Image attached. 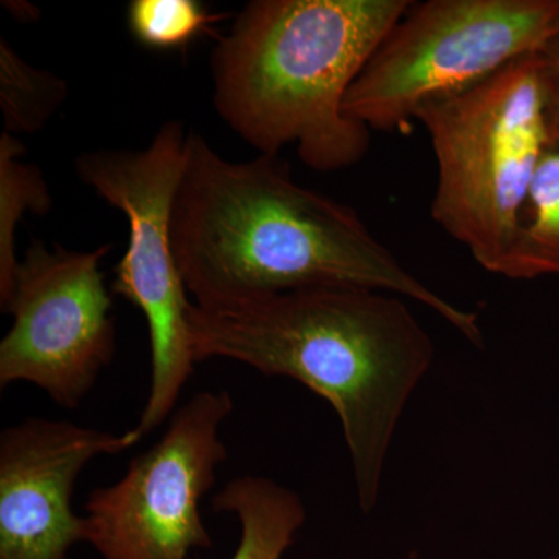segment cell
I'll use <instances>...</instances> for the list:
<instances>
[{
	"instance_id": "5b68a950",
	"label": "cell",
	"mask_w": 559,
	"mask_h": 559,
	"mask_svg": "<svg viewBox=\"0 0 559 559\" xmlns=\"http://www.w3.org/2000/svg\"><path fill=\"white\" fill-rule=\"evenodd\" d=\"M187 154L189 134L173 120L146 148L92 151L75 165L81 182L120 210L130 226L110 290L139 308L148 323L151 384L135 426L143 437L175 414L198 364L190 330L193 301L173 245V210Z\"/></svg>"
},
{
	"instance_id": "4fadbf2b",
	"label": "cell",
	"mask_w": 559,
	"mask_h": 559,
	"mask_svg": "<svg viewBox=\"0 0 559 559\" xmlns=\"http://www.w3.org/2000/svg\"><path fill=\"white\" fill-rule=\"evenodd\" d=\"M68 81L35 68L0 38V110L5 132L35 134L68 98Z\"/></svg>"
},
{
	"instance_id": "30bf717a",
	"label": "cell",
	"mask_w": 559,
	"mask_h": 559,
	"mask_svg": "<svg viewBox=\"0 0 559 559\" xmlns=\"http://www.w3.org/2000/svg\"><path fill=\"white\" fill-rule=\"evenodd\" d=\"M212 509L234 513L240 522V543L229 559H283L307 521L296 491L261 476L230 480L213 498Z\"/></svg>"
},
{
	"instance_id": "ba28073f",
	"label": "cell",
	"mask_w": 559,
	"mask_h": 559,
	"mask_svg": "<svg viewBox=\"0 0 559 559\" xmlns=\"http://www.w3.org/2000/svg\"><path fill=\"white\" fill-rule=\"evenodd\" d=\"M112 246L81 252L33 241L17 264L0 342V388L28 382L76 409L116 355L112 290L102 261Z\"/></svg>"
},
{
	"instance_id": "8992f818",
	"label": "cell",
	"mask_w": 559,
	"mask_h": 559,
	"mask_svg": "<svg viewBox=\"0 0 559 559\" xmlns=\"http://www.w3.org/2000/svg\"><path fill=\"white\" fill-rule=\"evenodd\" d=\"M559 0L412 3L352 84L345 114L401 131L425 103L469 90L555 36Z\"/></svg>"
},
{
	"instance_id": "8fae6325",
	"label": "cell",
	"mask_w": 559,
	"mask_h": 559,
	"mask_svg": "<svg viewBox=\"0 0 559 559\" xmlns=\"http://www.w3.org/2000/svg\"><path fill=\"white\" fill-rule=\"evenodd\" d=\"M559 277V138L540 153L522 209L520 231L503 277Z\"/></svg>"
},
{
	"instance_id": "52a82bcc",
	"label": "cell",
	"mask_w": 559,
	"mask_h": 559,
	"mask_svg": "<svg viewBox=\"0 0 559 559\" xmlns=\"http://www.w3.org/2000/svg\"><path fill=\"white\" fill-rule=\"evenodd\" d=\"M234 407L227 390L198 392L119 481L91 491L86 543L100 559H189L212 547L200 507L229 457L221 428Z\"/></svg>"
},
{
	"instance_id": "3957f363",
	"label": "cell",
	"mask_w": 559,
	"mask_h": 559,
	"mask_svg": "<svg viewBox=\"0 0 559 559\" xmlns=\"http://www.w3.org/2000/svg\"><path fill=\"white\" fill-rule=\"evenodd\" d=\"M409 0H253L212 51L213 105L261 156L296 145L311 170L366 157L370 130L345 97Z\"/></svg>"
},
{
	"instance_id": "9a60e30c",
	"label": "cell",
	"mask_w": 559,
	"mask_h": 559,
	"mask_svg": "<svg viewBox=\"0 0 559 559\" xmlns=\"http://www.w3.org/2000/svg\"><path fill=\"white\" fill-rule=\"evenodd\" d=\"M538 55L547 127L550 138H559V36L547 40Z\"/></svg>"
},
{
	"instance_id": "6da1fadb",
	"label": "cell",
	"mask_w": 559,
	"mask_h": 559,
	"mask_svg": "<svg viewBox=\"0 0 559 559\" xmlns=\"http://www.w3.org/2000/svg\"><path fill=\"white\" fill-rule=\"evenodd\" d=\"M183 285L200 308L322 286L388 290L436 311L481 347L479 316L412 275L355 210L290 178L277 157L230 162L189 132L173 210Z\"/></svg>"
},
{
	"instance_id": "5bb4252c",
	"label": "cell",
	"mask_w": 559,
	"mask_h": 559,
	"mask_svg": "<svg viewBox=\"0 0 559 559\" xmlns=\"http://www.w3.org/2000/svg\"><path fill=\"white\" fill-rule=\"evenodd\" d=\"M221 17L198 0H132L127 10L132 39L151 50L183 49Z\"/></svg>"
},
{
	"instance_id": "e0dca14e",
	"label": "cell",
	"mask_w": 559,
	"mask_h": 559,
	"mask_svg": "<svg viewBox=\"0 0 559 559\" xmlns=\"http://www.w3.org/2000/svg\"><path fill=\"white\" fill-rule=\"evenodd\" d=\"M551 559H559V551H558V554H557V555H555V557H554V558H551Z\"/></svg>"
},
{
	"instance_id": "9c48e42d",
	"label": "cell",
	"mask_w": 559,
	"mask_h": 559,
	"mask_svg": "<svg viewBox=\"0 0 559 559\" xmlns=\"http://www.w3.org/2000/svg\"><path fill=\"white\" fill-rule=\"evenodd\" d=\"M143 439L66 419L27 418L0 433V559H68L86 543L84 516L72 509L81 471L100 455Z\"/></svg>"
},
{
	"instance_id": "7a4b0ae2",
	"label": "cell",
	"mask_w": 559,
	"mask_h": 559,
	"mask_svg": "<svg viewBox=\"0 0 559 559\" xmlns=\"http://www.w3.org/2000/svg\"><path fill=\"white\" fill-rule=\"evenodd\" d=\"M198 362L237 360L285 377L329 401L340 418L359 509L380 498L385 460L403 412L436 348L401 296L322 286L190 311Z\"/></svg>"
},
{
	"instance_id": "7c38bea8",
	"label": "cell",
	"mask_w": 559,
	"mask_h": 559,
	"mask_svg": "<svg viewBox=\"0 0 559 559\" xmlns=\"http://www.w3.org/2000/svg\"><path fill=\"white\" fill-rule=\"evenodd\" d=\"M24 145L16 135H0V308L5 312L13 297L16 274V230L25 213L43 216L51 209L43 171L22 162Z\"/></svg>"
},
{
	"instance_id": "2e32d148",
	"label": "cell",
	"mask_w": 559,
	"mask_h": 559,
	"mask_svg": "<svg viewBox=\"0 0 559 559\" xmlns=\"http://www.w3.org/2000/svg\"><path fill=\"white\" fill-rule=\"evenodd\" d=\"M555 36H559V14L557 17V22H555Z\"/></svg>"
},
{
	"instance_id": "277c9868",
	"label": "cell",
	"mask_w": 559,
	"mask_h": 559,
	"mask_svg": "<svg viewBox=\"0 0 559 559\" xmlns=\"http://www.w3.org/2000/svg\"><path fill=\"white\" fill-rule=\"evenodd\" d=\"M439 179L432 218L491 274H506L522 209L550 139L538 51L469 90L425 103Z\"/></svg>"
}]
</instances>
